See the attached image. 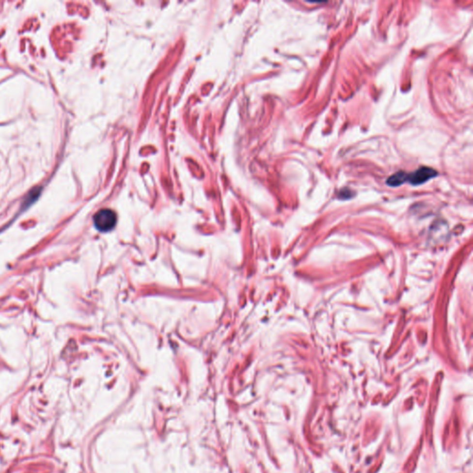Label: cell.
I'll return each mask as SVG.
<instances>
[{
	"label": "cell",
	"mask_w": 473,
	"mask_h": 473,
	"mask_svg": "<svg viewBox=\"0 0 473 473\" xmlns=\"http://www.w3.org/2000/svg\"><path fill=\"white\" fill-rule=\"evenodd\" d=\"M437 175V171H435L433 168L423 167L417 169L413 173L408 174L407 181H409L412 185H421Z\"/></svg>",
	"instance_id": "cell-2"
},
{
	"label": "cell",
	"mask_w": 473,
	"mask_h": 473,
	"mask_svg": "<svg viewBox=\"0 0 473 473\" xmlns=\"http://www.w3.org/2000/svg\"><path fill=\"white\" fill-rule=\"evenodd\" d=\"M95 226L102 232L112 230L117 224V215L111 209H102L94 217Z\"/></svg>",
	"instance_id": "cell-1"
},
{
	"label": "cell",
	"mask_w": 473,
	"mask_h": 473,
	"mask_svg": "<svg viewBox=\"0 0 473 473\" xmlns=\"http://www.w3.org/2000/svg\"><path fill=\"white\" fill-rule=\"evenodd\" d=\"M407 177H408V174L407 173H405L403 171H399V172H396L394 175L390 176L389 178L387 179L386 183L389 186L397 187V186L403 184L404 182L407 181Z\"/></svg>",
	"instance_id": "cell-3"
}]
</instances>
